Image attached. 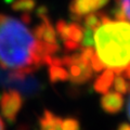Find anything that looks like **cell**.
I'll return each mask as SVG.
<instances>
[{
  "label": "cell",
  "instance_id": "obj_1",
  "mask_svg": "<svg viewBox=\"0 0 130 130\" xmlns=\"http://www.w3.org/2000/svg\"><path fill=\"white\" fill-rule=\"evenodd\" d=\"M36 9L19 12L20 16L0 12V66L18 76L31 75L52 58L36 37Z\"/></svg>",
  "mask_w": 130,
  "mask_h": 130
},
{
  "label": "cell",
  "instance_id": "obj_2",
  "mask_svg": "<svg viewBox=\"0 0 130 130\" xmlns=\"http://www.w3.org/2000/svg\"><path fill=\"white\" fill-rule=\"evenodd\" d=\"M92 49L103 70L120 74L130 66V23L103 13L93 29Z\"/></svg>",
  "mask_w": 130,
  "mask_h": 130
},
{
  "label": "cell",
  "instance_id": "obj_3",
  "mask_svg": "<svg viewBox=\"0 0 130 130\" xmlns=\"http://www.w3.org/2000/svg\"><path fill=\"white\" fill-rule=\"evenodd\" d=\"M55 31L65 51L71 53L79 50L84 38V27L79 22H66L61 20L56 23Z\"/></svg>",
  "mask_w": 130,
  "mask_h": 130
},
{
  "label": "cell",
  "instance_id": "obj_4",
  "mask_svg": "<svg viewBox=\"0 0 130 130\" xmlns=\"http://www.w3.org/2000/svg\"><path fill=\"white\" fill-rule=\"evenodd\" d=\"M2 85L8 86V88L15 89L25 95L34 94L40 88L38 81L32 78L31 75L18 76L10 72L0 70V86H2Z\"/></svg>",
  "mask_w": 130,
  "mask_h": 130
},
{
  "label": "cell",
  "instance_id": "obj_5",
  "mask_svg": "<svg viewBox=\"0 0 130 130\" xmlns=\"http://www.w3.org/2000/svg\"><path fill=\"white\" fill-rule=\"evenodd\" d=\"M22 106L23 96L21 92L11 88H8L2 92L0 96V112L6 119L12 123L15 121Z\"/></svg>",
  "mask_w": 130,
  "mask_h": 130
},
{
  "label": "cell",
  "instance_id": "obj_6",
  "mask_svg": "<svg viewBox=\"0 0 130 130\" xmlns=\"http://www.w3.org/2000/svg\"><path fill=\"white\" fill-rule=\"evenodd\" d=\"M109 2V0H72L70 13L74 21H79L89 14L95 13Z\"/></svg>",
  "mask_w": 130,
  "mask_h": 130
},
{
  "label": "cell",
  "instance_id": "obj_7",
  "mask_svg": "<svg viewBox=\"0 0 130 130\" xmlns=\"http://www.w3.org/2000/svg\"><path fill=\"white\" fill-rule=\"evenodd\" d=\"M100 104L102 109L107 114L119 113L124 106V95L117 91L108 90L101 96Z\"/></svg>",
  "mask_w": 130,
  "mask_h": 130
},
{
  "label": "cell",
  "instance_id": "obj_8",
  "mask_svg": "<svg viewBox=\"0 0 130 130\" xmlns=\"http://www.w3.org/2000/svg\"><path fill=\"white\" fill-rule=\"evenodd\" d=\"M62 117L46 109L39 118V130H63Z\"/></svg>",
  "mask_w": 130,
  "mask_h": 130
},
{
  "label": "cell",
  "instance_id": "obj_9",
  "mask_svg": "<svg viewBox=\"0 0 130 130\" xmlns=\"http://www.w3.org/2000/svg\"><path fill=\"white\" fill-rule=\"evenodd\" d=\"M115 75H116L115 73L111 70H103L101 72L100 76L94 81V90L101 93V94L107 92L113 86Z\"/></svg>",
  "mask_w": 130,
  "mask_h": 130
},
{
  "label": "cell",
  "instance_id": "obj_10",
  "mask_svg": "<svg viewBox=\"0 0 130 130\" xmlns=\"http://www.w3.org/2000/svg\"><path fill=\"white\" fill-rule=\"evenodd\" d=\"M114 15L116 19L125 20L130 23V0H115Z\"/></svg>",
  "mask_w": 130,
  "mask_h": 130
},
{
  "label": "cell",
  "instance_id": "obj_11",
  "mask_svg": "<svg viewBox=\"0 0 130 130\" xmlns=\"http://www.w3.org/2000/svg\"><path fill=\"white\" fill-rule=\"evenodd\" d=\"M62 129L63 130H81L78 119L74 117H67L62 119Z\"/></svg>",
  "mask_w": 130,
  "mask_h": 130
},
{
  "label": "cell",
  "instance_id": "obj_12",
  "mask_svg": "<svg viewBox=\"0 0 130 130\" xmlns=\"http://www.w3.org/2000/svg\"><path fill=\"white\" fill-rule=\"evenodd\" d=\"M117 130H130V124H127V123H123L118 126Z\"/></svg>",
  "mask_w": 130,
  "mask_h": 130
},
{
  "label": "cell",
  "instance_id": "obj_13",
  "mask_svg": "<svg viewBox=\"0 0 130 130\" xmlns=\"http://www.w3.org/2000/svg\"><path fill=\"white\" fill-rule=\"evenodd\" d=\"M0 130H6L5 124H3V120H2L1 117H0Z\"/></svg>",
  "mask_w": 130,
  "mask_h": 130
},
{
  "label": "cell",
  "instance_id": "obj_14",
  "mask_svg": "<svg viewBox=\"0 0 130 130\" xmlns=\"http://www.w3.org/2000/svg\"><path fill=\"white\" fill-rule=\"evenodd\" d=\"M130 93V92H129ZM127 112H128V116H129V119H130V96H129V100H128V106H127Z\"/></svg>",
  "mask_w": 130,
  "mask_h": 130
}]
</instances>
